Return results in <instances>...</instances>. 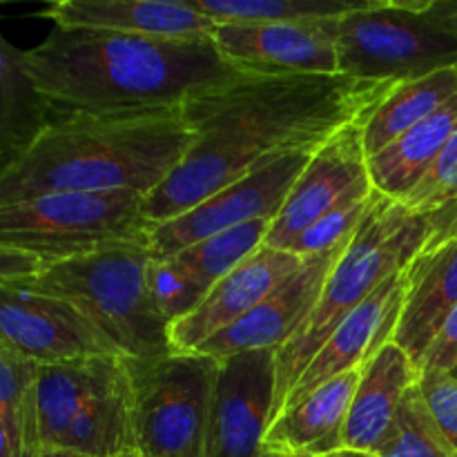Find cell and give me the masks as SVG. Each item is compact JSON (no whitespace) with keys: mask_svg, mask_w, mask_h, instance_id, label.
Returning <instances> with one entry per match:
<instances>
[{"mask_svg":"<svg viewBox=\"0 0 457 457\" xmlns=\"http://www.w3.org/2000/svg\"><path fill=\"white\" fill-rule=\"evenodd\" d=\"M0 342L38 366L120 355L70 302L31 288L27 281L0 288Z\"/></svg>","mask_w":457,"mask_h":457,"instance_id":"obj_12","label":"cell"},{"mask_svg":"<svg viewBox=\"0 0 457 457\" xmlns=\"http://www.w3.org/2000/svg\"><path fill=\"white\" fill-rule=\"evenodd\" d=\"M339 21L217 25L212 40L219 54L248 74H339Z\"/></svg>","mask_w":457,"mask_h":457,"instance_id":"obj_14","label":"cell"},{"mask_svg":"<svg viewBox=\"0 0 457 457\" xmlns=\"http://www.w3.org/2000/svg\"><path fill=\"white\" fill-rule=\"evenodd\" d=\"M451 375H453V378H457V366H455L453 370H451Z\"/></svg>","mask_w":457,"mask_h":457,"instance_id":"obj_39","label":"cell"},{"mask_svg":"<svg viewBox=\"0 0 457 457\" xmlns=\"http://www.w3.org/2000/svg\"><path fill=\"white\" fill-rule=\"evenodd\" d=\"M339 74L400 85L457 67V0H366L339 21Z\"/></svg>","mask_w":457,"mask_h":457,"instance_id":"obj_7","label":"cell"},{"mask_svg":"<svg viewBox=\"0 0 457 457\" xmlns=\"http://www.w3.org/2000/svg\"><path fill=\"white\" fill-rule=\"evenodd\" d=\"M36 379L38 364L0 342V415L9 424L21 457L40 453L36 436Z\"/></svg>","mask_w":457,"mask_h":457,"instance_id":"obj_27","label":"cell"},{"mask_svg":"<svg viewBox=\"0 0 457 457\" xmlns=\"http://www.w3.org/2000/svg\"><path fill=\"white\" fill-rule=\"evenodd\" d=\"M457 226V204L418 212L379 195L351 244L339 254L306 324L277 351L275 415L335 328L379 286L406 270L428 244Z\"/></svg>","mask_w":457,"mask_h":457,"instance_id":"obj_4","label":"cell"},{"mask_svg":"<svg viewBox=\"0 0 457 457\" xmlns=\"http://www.w3.org/2000/svg\"><path fill=\"white\" fill-rule=\"evenodd\" d=\"M195 134L183 110L52 114L22 154L0 168V204L56 192L152 195Z\"/></svg>","mask_w":457,"mask_h":457,"instance_id":"obj_3","label":"cell"},{"mask_svg":"<svg viewBox=\"0 0 457 457\" xmlns=\"http://www.w3.org/2000/svg\"><path fill=\"white\" fill-rule=\"evenodd\" d=\"M120 457H143L141 453H128V455H120Z\"/></svg>","mask_w":457,"mask_h":457,"instance_id":"obj_38","label":"cell"},{"mask_svg":"<svg viewBox=\"0 0 457 457\" xmlns=\"http://www.w3.org/2000/svg\"><path fill=\"white\" fill-rule=\"evenodd\" d=\"M40 268H43V263L38 259L0 245V288L9 284H18V281L31 279Z\"/></svg>","mask_w":457,"mask_h":457,"instance_id":"obj_34","label":"cell"},{"mask_svg":"<svg viewBox=\"0 0 457 457\" xmlns=\"http://www.w3.org/2000/svg\"><path fill=\"white\" fill-rule=\"evenodd\" d=\"M40 16L65 29L112 31L150 38H212L217 22L190 0H56Z\"/></svg>","mask_w":457,"mask_h":457,"instance_id":"obj_18","label":"cell"},{"mask_svg":"<svg viewBox=\"0 0 457 457\" xmlns=\"http://www.w3.org/2000/svg\"><path fill=\"white\" fill-rule=\"evenodd\" d=\"M393 85L348 76L244 74L181 107L195 141L145 196L150 226L179 217L221 187L290 152L317 150L375 110Z\"/></svg>","mask_w":457,"mask_h":457,"instance_id":"obj_1","label":"cell"},{"mask_svg":"<svg viewBox=\"0 0 457 457\" xmlns=\"http://www.w3.org/2000/svg\"><path fill=\"white\" fill-rule=\"evenodd\" d=\"M147 284L154 306L170 326L190 315L205 297L204 290L172 257H152Z\"/></svg>","mask_w":457,"mask_h":457,"instance_id":"obj_30","label":"cell"},{"mask_svg":"<svg viewBox=\"0 0 457 457\" xmlns=\"http://www.w3.org/2000/svg\"><path fill=\"white\" fill-rule=\"evenodd\" d=\"M453 204H457V128L427 177L402 205L418 212H433Z\"/></svg>","mask_w":457,"mask_h":457,"instance_id":"obj_31","label":"cell"},{"mask_svg":"<svg viewBox=\"0 0 457 457\" xmlns=\"http://www.w3.org/2000/svg\"><path fill=\"white\" fill-rule=\"evenodd\" d=\"M457 366V308L445 321L440 333L424 355L420 370H446L451 373Z\"/></svg>","mask_w":457,"mask_h":457,"instance_id":"obj_33","label":"cell"},{"mask_svg":"<svg viewBox=\"0 0 457 457\" xmlns=\"http://www.w3.org/2000/svg\"><path fill=\"white\" fill-rule=\"evenodd\" d=\"M0 457H21L12 431H9V424L4 422L3 415H0Z\"/></svg>","mask_w":457,"mask_h":457,"instance_id":"obj_35","label":"cell"},{"mask_svg":"<svg viewBox=\"0 0 457 457\" xmlns=\"http://www.w3.org/2000/svg\"><path fill=\"white\" fill-rule=\"evenodd\" d=\"M49 116L52 110L27 71L25 49L0 31V168L29 147Z\"/></svg>","mask_w":457,"mask_h":457,"instance_id":"obj_23","label":"cell"},{"mask_svg":"<svg viewBox=\"0 0 457 457\" xmlns=\"http://www.w3.org/2000/svg\"><path fill=\"white\" fill-rule=\"evenodd\" d=\"M457 96V71L445 70L409 83L393 85L364 119V150L373 156L411 128L436 114Z\"/></svg>","mask_w":457,"mask_h":457,"instance_id":"obj_24","label":"cell"},{"mask_svg":"<svg viewBox=\"0 0 457 457\" xmlns=\"http://www.w3.org/2000/svg\"><path fill=\"white\" fill-rule=\"evenodd\" d=\"M418 382L420 366L393 339L384 344L366 361L357 379L344 431V449L378 455L395 433L404 397Z\"/></svg>","mask_w":457,"mask_h":457,"instance_id":"obj_20","label":"cell"},{"mask_svg":"<svg viewBox=\"0 0 457 457\" xmlns=\"http://www.w3.org/2000/svg\"><path fill=\"white\" fill-rule=\"evenodd\" d=\"M404 275V303L393 342L422 366L428 346L457 308V226L428 244Z\"/></svg>","mask_w":457,"mask_h":457,"instance_id":"obj_19","label":"cell"},{"mask_svg":"<svg viewBox=\"0 0 457 457\" xmlns=\"http://www.w3.org/2000/svg\"><path fill=\"white\" fill-rule=\"evenodd\" d=\"M418 388L433 422L457 451V378L446 370H420Z\"/></svg>","mask_w":457,"mask_h":457,"instance_id":"obj_32","label":"cell"},{"mask_svg":"<svg viewBox=\"0 0 457 457\" xmlns=\"http://www.w3.org/2000/svg\"><path fill=\"white\" fill-rule=\"evenodd\" d=\"M457 128V96L420 125L369 156V177L375 192L395 204L418 187Z\"/></svg>","mask_w":457,"mask_h":457,"instance_id":"obj_22","label":"cell"},{"mask_svg":"<svg viewBox=\"0 0 457 457\" xmlns=\"http://www.w3.org/2000/svg\"><path fill=\"white\" fill-rule=\"evenodd\" d=\"M348 244L317 257L303 259L299 270L277 286L257 308H253L244 320L223 330L221 335L205 342L196 353L223 360L237 353L262 351V348L279 351L312 315L324 293L326 279Z\"/></svg>","mask_w":457,"mask_h":457,"instance_id":"obj_15","label":"cell"},{"mask_svg":"<svg viewBox=\"0 0 457 457\" xmlns=\"http://www.w3.org/2000/svg\"><path fill=\"white\" fill-rule=\"evenodd\" d=\"M378 457H457L453 445L433 422L418 386L404 397L395 433Z\"/></svg>","mask_w":457,"mask_h":457,"instance_id":"obj_29","label":"cell"},{"mask_svg":"<svg viewBox=\"0 0 457 457\" xmlns=\"http://www.w3.org/2000/svg\"><path fill=\"white\" fill-rule=\"evenodd\" d=\"M196 12L217 25H268V22L344 18L366 0H190Z\"/></svg>","mask_w":457,"mask_h":457,"instance_id":"obj_26","label":"cell"},{"mask_svg":"<svg viewBox=\"0 0 457 457\" xmlns=\"http://www.w3.org/2000/svg\"><path fill=\"white\" fill-rule=\"evenodd\" d=\"M455 71H457V67H455Z\"/></svg>","mask_w":457,"mask_h":457,"instance_id":"obj_40","label":"cell"},{"mask_svg":"<svg viewBox=\"0 0 457 457\" xmlns=\"http://www.w3.org/2000/svg\"><path fill=\"white\" fill-rule=\"evenodd\" d=\"M326 457H378L373 453H364V451H353V449H339L335 453L326 455Z\"/></svg>","mask_w":457,"mask_h":457,"instance_id":"obj_36","label":"cell"},{"mask_svg":"<svg viewBox=\"0 0 457 457\" xmlns=\"http://www.w3.org/2000/svg\"><path fill=\"white\" fill-rule=\"evenodd\" d=\"M378 201L379 195L375 192V187L357 192L351 199L342 201V204L335 205L330 212H326L324 217L317 219V221L312 223V226H308L306 230L299 232L284 250H288V253L297 254V257L302 259H308L348 244V241H353V237L357 235V230H360L361 223L366 221V217H369L370 210L375 208Z\"/></svg>","mask_w":457,"mask_h":457,"instance_id":"obj_28","label":"cell"},{"mask_svg":"<svg viewBox=\"0 0 457 457\" xmlns=\"http://www.w3.org/2000/svg\"><path fill=\"white\" fill-rule=\"evenodd\" d=\"M150 263L147 244L112 245L43 266L27 284L70 302L128 360H161L174 348L150 295Z\"/></svg>","mask_w":457,"mask_h":457,"instance_id":"obj_5","label":"cell"},{"mask_svg":"<svg viewBox=\"0 0 457 457\" xmlns=\"http://www.w3.org/2000/svg\"><path fill=\"white\" fill-rule=\"evenodd\" d=\"M268 219L250 221L244 226L230 228V230L217 232V235L201 239L187 245L181 253L172 254L174 262L187 272L192 281L208 295L214 284L230 275L237 266L253 257L259 248L266 245V237L270 232Z\"/></svg>","mask_w":457,"mask_h":457,"instance_id":"obj_25","label":"cell"},{"mask_svg":"<svg viewBox=\"0 0 457 457\" xmlns=\"http://www.w3.org/2000/svg\"><path fill=\"white\" fill-rule=\"evenodd\" d=\"M406 293L404 270L384 281L361 306H357L337 328L330 333L324 346L317 351L311 364L297 379L290 395L286 397L284 406L295 404L308 393L320 388L321 384L339 378L351 370L364 369L366 361L379 351L386 342H391L395 333L397 317H400L402 303ZM279 411V413H281Z\"/></svg>","mask_w":457,"mask_h":457,"instance_id":"obj_17","label":"cell"},{"mask_svg":"<svg viewBox=\"0 0 457 457\" xmlns=\"http://www.w3.org/2000/svg\"><path fill=\"white\" fill-rule=\"evenodd\" d=\"M360 373L361 369L339 375L286 406L268 427V453L272 457H326L344 449L348 409Z\"/></svg>","mask_w":457,"mask_h":457,"instance_id":"obj_21","label":"cell"},{"mask_svg":"<svg viewBox=\"0 0 457 457\" xmlns=\"http://www.w3.org/2000/svg\"><path fill=\"white\" fill-rule=\"evenodd\" d=\"M36 457H85V455L67 453V451H40V453Z\"/></svg>","mask_w":457,"mask_h":457,"instance_id":"obj_37","label":"cell"},{"mask_svg":"<svg viewBox=\"0 0 457 457\" xmlns=\"http://www.w3.org/2000/svg\"><path fill=\"white\" fill-rule=\"evenodd\" d=\"M315 150H299L262 165L248 177L221 187L208 199L150 230L152 257H172L201 239L279 214Z\"/></svg>","mask_w":457,"mask_h":457,"instance_id":"obj_10","label":"cell"},{"mask_svg":"<svg viewBox=\"0 0 457 457\" xmlns=\"http://www.w3.org/2000/svg\"><path fill=\"white\" fill-rule=\"evenodd\" d=\"M302 263L303 259L288 250L270 245L259 248L230 275L214 284L190 315L170 326L174 353L199 351L205 342L244 320L277 286L297 272Z\"/></svg>","mask_w":457,"mask_h":457,"instance_id":"obj_16","label":"cell"},{"mask_svg":"<svg viewBox=\"0 0 457 457\" xmlns=\"http://www.w3.org/2000/svg\"><path fill=\"white\" fill-rule=\"evenodd\" d=\"M277 351H245L219 360L204 457H272L266 433L275 415Z\"/></svg>","mask_w":457,"mask_h":457,"instance_id":"obj_11","label":"cell"},{"mask_svg":"<svg viewBox=\"0 0 457 457\" xmlns=\"http://www.w3.org/2000/svg\"><path fill=\"white\" fill-rule=\"evenodd\" d=\"M364 119L348 123L312 152L284 208L272 219L266 245L284 250L335 205L373 187L364 150Z\"/></svg>","mask_w":457,"mask_h":457,"instance_id":"obj_13","label":"cell"},{"mask_svg":"<svg viewBox=\"0 0 457 457\" xmlns=\"http://www.w3.org/2000/svg\"><path fill=\"white\" fill-rule=\"evenodd\" d=\"M36 436L40 451L85 457L138 453L128 360L98 355L38 366Z\"/></svg>","mask_w":457,"mask_h":457,"instance_id":"obj_6","label":"cell"},{"mask_svg":"<svg viewBox=\"0 0 457 457\" xmlns=\"http://www.w3.org/2000/svg\"><path fill=\"white\" fill-rule=\"evenodd\" d=\"M25 65L52 114H141L181 110L239 79L212 38H150L54 27L25 49Z\"/></svg>","mask_w":457,"mask_h":457,"instance_id":"obj_2","label":"cell"},{"mask_svg":"<svg viewBox=\"0 0 457 457\" xmlns=\"http://www.w3.org/2000/svg\"><path fill=\"white\" fill-rule=\"evenodd\" d=\"M128 369L138 453L204 457L219 360L196 351L172 353L161 360H128Z\"/></svg>","mask_w":457,"mask_h":457,"instance_id":"obj_9","label":"cell"},{"mask_svg":"<svg viewBox=\"0 0 457 457\" xmlns=\"http://www.w3.org/2000/svg\"><path fill=\"white\" fill-rule=\"evenodd\" d=\"M145 196L137 192H56L0 204V245L43 266L112 245L147 244Z\"/></svg>","mask_w":457,"mask_h":457,"instance_id":"obj_8","label":"cell"}]
</instances>
